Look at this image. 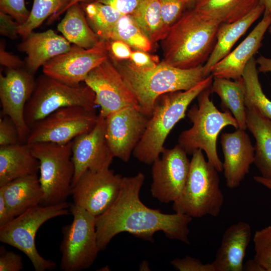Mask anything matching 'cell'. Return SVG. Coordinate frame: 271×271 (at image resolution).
<instances>
[{"label":"cell","instance_id":"obj_32","mask_svg":"<svg viewBox=\"0 0 271 271\" xmlns=\"http://www.w3.org/2000/svg\"><path fill=\"white\" fill-rule=\"evenodd\" d=\"M87 21L99 39L108 41L122 14L113 7L97 2L80 4Z\"/></svg>","mask_w":271,"mask_h":271},{"label":"cell","instance_id":"obj_1","mask_svg":"<svg viewBox=\"0 0 271 271\" xmlns=\"http://www.w3.org/2000/svg\"><path fill=\"white\" fill-rule=\"evenodd\" d=\"M145 178L142 172L123 177L116 199L106 211L96 217L99 251L105 249L111 240L121 232L153 241L154 234L161 231L168 238L190 244L188 225L193 218L176 212L164 213L159 209L146 206L140 198Z\"/></svg>","mask_w":271,"mask_h":271},{"label":"cell","instance_id":"obj_24","mask_svg":"<svg viewBox=\"0 0 271 271\" xmlns=\"http://www.w3.org/2000/svg\"><path fill=\"white\" fill-rule=\"evenodd\" d=\"M0 192L15 217L41 204L43 198L37 174L12 180L1 186Z\"/></svg>","mask_w":271,"mask_h":271},{"label":"cell","instance_id":"obj_18","mask_svg":"<svg viewBox=\"0 0 271 271\" xmlns=\"http://www.w3.org/2000/svg\"><path fill=\"white\" fill-rule=\"evenodd\" d=\"M98 121L88 132L73 140L72 159L74 174L72 187L87 170L109 168L114 158L105 138V118L98 115Z\"/></svg>","mask_w":271,"mask_h":271},{"label":"cell","instance_id":"obj_41","mask_svg":"<svg viewBox=\"0 0 271 271\" xmlns=\"http://www.w3.org/2000/svg\"><path fill=\"white\" fill-rule=\"evenodd\" d=\"M109 57L114 61L129 60L132 50L125 43L118 40L107 41Z\"/></svg>","mask_w":271,"mask_h":271},{"label":"cell","instance_id":"obj_29","mask_svg":"<svg viewBox=\"0 0 271 271\" xmlns=\"http://www.w3.org/2000/svg\"><path fill=\"white\" fill-rule=\"evenodd\" d=\"M212 93L218 95L224 110H229L236 119L238 128H247L244 89L242 77L236 80L213 77L210 86Z\"/></svg>","mask_w":271,"mask_h":271},{"label":"cell","instance_id":"obj_21","mask_svg":"<svg viewBox=\"0 0 271 271\" xmlns=\"http://www.w3.org/2000/svg\"><path fill=\"white\" fill-rule=\"evenodd\" d=\"M72 45L63 36L52 29L31 33L18 46L27 54L25 69L34 75L38 69L52 59L68 51Z\"/></svg>","mask_w":271,"mask_h":271},{"label":"cell","instance_id":"obj_44","mask_svg":"<svg viewBox=\"0 0 271 271\" xmlns=\"http://www.w3.org/2000/svg\"><path fill=\"white\" fill-rule=\"evenodd\" d=\"M0 63L7 69H21L25 66V62L18 56L7 51L3 40L0 42Z\"/></svg>","mask_w":271,"mask_h":271},{"label":"cell","instance_id":"obj_11","mask_svg":"<svg viewBox=\"0 0 271 271\" xmlns=\"http://www.w3.org/2000/svg\"><path fill=\"white\" fill-rule=\"evenodd\" d=\"M98 118L95 109L80 106L61 108L31 127L26 143L30 145L50 142L66 144L91 131L96 125Z\"/></svg>","mask_w":271,"mask_h":271},{"label":"cell","instance_id":"obj_42","mask_svg":"<svg viewBox=\"0 0 271 271\" xmlns=\"http://www.w3.org/2000/svg\"><path fill=\"white\" fill-rule=\"evenodd\" d=\"M20 24L11 16L0 11V34L10 39L15 40L19 35Z\"/></svg>","mask_w":271,"mask_h":271},{"label":"cell","instance_id":"obj_26","mask_svg":"<svg viewBox=\"0 0 271 271\" xmlns=\"http://www.w3.org/2000/svg\"><path fill=\"white\" fill-rule=\"evenodd\" d=\"M247 128L255 144L254 164L261 176L271 179V119L256 110L245 108Z\"/></svg>","mask_w":271,"mask_h":271},{"label":"cell","instance_id":"obj_10","mask_svg":"<svg viewBox=\"0 0 271 271\" xmlns=\"http://www.w3.org/2000/svg\"><path fill=\"white\" fill-rule=\"evenodd\" d=\"M72 222L62 227L60 268L64 271H80L90 268L99 250L96 229V217L85 209L70 204Z\"/></svg>","mask_w":271,"mask_h":271},{"label":"cell","instance_id":"obj_12","mask_svg":"<svg viewBox=\"0 0 271 271\" xmlns=\"http://www.w3.org/2000/svg\"><path fill=\"white\" fill-rule=\"evenodd\" d=\"M122 177L109 168L87 170L72 187L73 203L96 217L100 215L118 197Z\"/></svg>","mask_w":271,"mask_h":271},{"label":"cell","instance_id":"obj_30","mask_svg":"<svg viewBox=\"0 0 271 271\" xmlns=\"http://www.w3.org/2000/svg\"><path fill=\"white\" fill-rule=\"evenodd\" d=\"M256 59L252 57L246 65L242 75L246 108L256 110L271 119V100L262 89L258 78Z\"/></svg>","mask_w":271,"mask_h":271},{"label":"cell","instance_id":"obj_4","mask_svg":"<svg viewBox=\"0 0 271 271\" xmlns=\"http://www.w3.org/2000/svg\"><path fill=\"white\" fill-rule=\"evenodd\" d=\"M213 76L210 74L193 87L184 91L167 93L159 96L141 140L132 155L139 161L152 165L160 157L170 132L185 115L191 102L210 87Z\"/></svg>","mask_w":271,"mask_h":271},{"label":"cell","instance_id":"obj_6","mask_svg":"<svg viewBox=\"0 0 271 271\" xmlns=\"http://www.w3.org/2000/svg\"><path fill=\"white\" fill-rule=\"evenodd\" d=\"M218 171L206 161L202 151L192 154L188 178L179 197L173 202L176 213L192 218L217 217L224 202Z\"/></svg>","mask_w":271,"mask_h":271},{"label":"cell","instance_id":"obj_15","mask_svg":"<svg viewBox=\"0 0 271 271\" xmlns=\"http://www.w3.org/2000/svg\"><path fill=\"white\" fill-rule=\"evenodd\" d=\"M187 153L178 144L173 148H164L152 164V196L161 202L175 201L186 184L190 161Z\"/></svg>","mask_w":271,"mask_h":271},{"label":"cell","instance_id":"obj_13","mask_svg":"<svg viewBox=\"0 0 271 271\" xmlns=\"http://www.w3.org/2000/svg\"><path fill=\"white\" fill-rule=\"evenodd\" d=\"M84 82L94 93L95 104L100 107L98 115L103 118L126 107L140 108L109 57L91 70Z\"/></svg>","mask_w":271,"mask_h":271},{"label":"cell","instance_id":"obj_16","mask_svg":"<svg viewBox=\"0 0 271 271\" xmlns=\"http://www.w3.org/2000/svg\"><path fill=\"white\" fill-rule=\"evenodd\" d=\"M149 118L139 107H126L105 118V138L114 157L127 162L146 130Z\"/></svg>","mask_w":271,"mask_h":271},{"label":"cell","instance_id":"obj_19","mask_svg":"<svg viewBox=\"0 0 271 271\" xmlns=\"http://www.w3.org/2000/svg\"><path fill=\"white\" fill-rule=\"evenodd\" d=\"M221 144L226 186L229 189H235L240 185L254 163V147L245 130L240 128L232 132H223Z\"/></svg>","mask_w":271,"mask_h":271},{"label":"cell","instance_id":"obj_8","mask_svg":"<svg viewBox=\"0 0 271 271\" xmlns=\"http://www.w3.org/2000/svg\"><path fill=\"white\" fill-rule=\"evenodd\" d=\"M73 141L66 144L40 142L29 145L40 162L39 180L43 192L42 205L66 202L71 195L74 166Z\"/></svg>","mask_w":271,"mask_h":271},{"label":"cell","instance_id":"obj_54","mask_svg":"<svg viewBox=\"0 0 271 271\" xmlns=\"http://www.w3.org/2000/svg\"><path fill=\"white\" fill-rule=\"evenodd\" d=\"M193 1V2H194L195 0H192Z\"/></svg>","mask_w":271,"mask_h":271},{"label":"cell","instance_id":"obj_17","mask_svg":"<svg viewBox=\"0 0 271 271\" xmlns=\"http://www.w3.org/2000/svg\"><path fill=\"white\" fill-rule=\"evenodd\" d=\"M34 76L23 68L7 69L5 75H0L2 113L15 123L22 143H26L30 131L25 120V110L35 87Z\"/></svg>","mask_w":271,"mask_h":271},{"label":"cell","instance_id":"obj_50","mask_svg":"<svg viewBox=\"0 0 271 271\" xmlns=\"http://www.w3.org/2000/svg\"><path fill=\"white\" fill-rule=\"evenodd\" d=\"M258 2L264 8L263 15L269 14L271 12V0H258Z\"/></svg>","mask_w":271,"mask_h":271},{"label":"cell","instance_id":"obj_48","mask_svg":"<svg viewBox=\"0 0 271 271\" xmlns=\"http://www.w3.org/2000/svg\"><path fill=\"white\" fill-rule=\"evenodd\" d=\"M243 270L246 271H265L263 267L254 258L247 260L243 264Z\"/></svg>","mask_w":271,"mask_h":271},{"label":"cell","instance_id":"obj_3","mask_svg":"<svg viewBox=\"0 0 271 271\" xmlns=\"http://www.w3.org/2000/svg\"><path fill=\"white\" fill-rule=\"evenodd\" d=\"M220 24L203 17L194 8L185 12L162 40V62L181 69L202 65L214 48Z\"/></svg>","mask_w":271,"mask_h":271},{"label":"cell","instance_id":"obj_47","mask_svg":"<svg viewBox=\"0 0 271 271\" xmlns=\"http://www.w3.org/2000/svg\"><path fill=\"white\" fill-rule=\"evenodd\" d=\"M258 72L266 73L271 72V58L260 56L256 59Z\"/></svg>","mask_w":271,"mask_h":271},{"label":"cell","instance_id":"obj_14","mask_svg":"<svg viewBox=\"0 0 271 271\" xmlns=\"http://www.w3.org/2000/svg\"><path fill=\"white\" fill-rule=\"evenodd\" d=\"M109 58L107 41L100 39L93 47L71 49L47 62L43 74L72 86L84 82L90 72Z\"/></svg>","mask_w":271,"mask_h":271},{"label":"cell","instance_id":"obj_22","mask_svg":"<svg viewBox=\"0 0 271 271\" xmlns=\"http://www.w3.org/2000/svg\"><path fill=\"white\" fill-rule=\"evenodd\" d=\"M251 236V227L246 222L239 221L228 227L212 262L215 271L243 270V260Z\"/></svg>","mask_w":271,"mask_h":271},{"label":"cell","instance_id":"obj_43","mask_svg":"<svg viewBox=\"0 0 271 271\" xmlns=\"http://www.w3.org/2000/svg\"><path fill=\"white\" fill-rule=\"evenodd\" d=\"M143 0H95L109 5L122 15H131L137 10Z\"/></svg>","mask_w":271,"mask_h":271},{"label":"cell","instance_id":"obj_28","mask_svg":"<svg viewBox=\"0 0 271 271\" xmlns=\"http://www.w3.org/2000/svg\"><path fill=\"white\" fill-rule=\"evenodd\" d=\"M194 9L203 17L229 23L242 18L259 3L258 0H195Z\"/></svg>","mask_w":271,"mask_h":271},{"label":"cell","instance_id":"obj_20","mask_svg":"<svg viewBox=\"0 0 271 271\" xmlns=\"http://www.w3.org/2000/svg\"><path fill=\"white\" fill-rule=\"evenodd\" d=\"M270 22V15H263L261 20L241 43L213 66L211 70L213 77L234 80L240 79L246 65L261 47Z\"/></svg>","mask_w":271,"mask_h":271},{"label":"cell","instance_id":"obj_51","mask_svg":"<svg viewBox=\"0 0 271 271\" xmlns=\"http://www.w3.org/2000/svg\"><path fill=\"white\" fill-rule=\"evenodd\" d=\"M95 0H72L71 2L70 3V4L68 5V6L65 9L64 13L66 12L67 9L69 8L71 6L77 4H81V3H89L91 2H94Z\"/></svg>","mask_w":271,"mask_h":271},{"label":"cell","instance_id":"obj_35","mask_svg":"<svg viewBox=\"0 0 271 271\" xmlns=\"http://www.w3.org/2000/svg\"><path fill=\"white\" fill-rule=\"evenodd\" d=\"M253 241L254 259L265 271H271V225L255 231Z\"/></svg>","mask_w":271,"mask_h":271},{"label":"cell","instance_id":"obj_31","mask_svg":"<svg viewBox=\"0 0 271 271\" xmlns=\"http://www.w3.org/2000/svg\"><path fill=\"white\" fill-rule=\"evenodd\" d=\"M131 16L153 44L166 36L168 29L163 21L159 0H143Z\"/></svg>","mask_w":271,"mask_h":271},{"label":"cell","instance_id":"obj_53","mask_svg":"<svg viewBox=\"0 0 271 271\" xmlns=\"http://www.w3.org/2000/svg\"><path fill=\"white\" fill-rule=\"evenodd\" d=\"M269 14L270 15V18H271V12ZM268 31L269 33V34L271 35V22H270V24L269 26L268 27Z\"/></svg>","mask_w":271,"mask_h":271},{"label":"cell","instance_id":"obj_9","mask_svg":"<svg viewBox=\"0 0 271 271\" xmlns=\"http://www.w3.org/2000/svg\"><path fill=\"white\" fill-rule=\"evenodd\" d=\"M95 94L85 84L72 86L44 74L36 80L34 91L27 103L25 117L30 128L58 109L80 106L94 109Z\"/></svg>","mask_w":271,"mask_h":271},{"label":"cell","instance_id":"obj_5","mask_svg":"<svg viewBox=\"0 0 271 271\" xmlns=\"http://www.w3.org/2000/svg\"><path fill=\"white\" fill-rule=\"evenodd\" d=\"M211 93L210 87L203 90L197 96L198 104L188 110L187 116L192 125L180 133L178 144L188 154L192 155L198 149L204 151L208 161L221 172L223 162L217 154V137L225 126L231 125L236 129L238 125L230 112H221L217 108L210 99Z\"/></svg>","mask_w":271,"mask_h":271},{"label":"cell","instance_id":"obj_37","mask_svg":"<svg viewBox=\"0 0 271 271\" xmlns=\"http://www.w3.org/2000/svg\"><path fill=\"white\" fill-rule=\"evenodd\" d=\"M0 11L11 16L20 25L27 21L30 13L25 0H0Z\"/></svg>","mask_w":271,"mask_h":271},{"label":"cell","instance_id":"obj_36","mask_svg":"<svg viewBox=\"0 0 271 271\" xmlns=\"http://www.w3.org/2000/svg\"><path fill=\"white\" fill-rule=\"evenodd\" d=\"M162 18L166 27L169 29L181 17L186 7L192 0H159Z\"/></svg>","mask_w":271,"mask_h":271},{"label":"cell","instance_id":"obj_52","mask_svg":"<svg viewBox=\"0 0 271 271\" xmlns=\"http://www.w3.org/2000/svg\"><path fill=\"white\" fill-rule=\"evenodd\" d=\"M140 270H150L148 262L146 260L143 261L140 265Z\"/></svg>","mask_w":271,"mask_h":271},{"label":"cell","instance_id":"obj_45","mask_svg":"<svg viewBox=\"0 0 271 271\" xmlns=\"http://www.w3.org/2000/svg\"><path fill=\"white\" fill-rule=\"evenodd\" d=\"M129 61L135 66L142 68L153 67L159 63L156 56L149 54L148 52L138 50L132 51Z\"/></svg>","mask_w":271,"mask_h":271},{"label":"cell","instance_id":"obj_46","mask_svg":"<svg viewBox=\"0 0 271 271\" xmlns=\"http://www.w3.org/2000/svg\"><path fill=\"white\" fill-rule=\"evenodd\" d=\"M14 218L2 193L0 192V227L8 223Z\"/></svg>","mask_w":271,"mask_h":271},{"label":"cell","instance_id":"obj_33","mask_svg":"<svg viewBox=\"0 0 271 271\" xmlns=\"http://www.w3.org/2000/svg\"><path fill=\"white\" fill-rule=\"evenodd\" d=\"M72 0H33L30 16L27 21L20 25L19 35L23 39L40 27L47 19L52 23L64 13Z\"/></svg>","mask_w":271,"mask_h":271},{"label":"cell","instance_id":"obj_25","mask_svg":"<svg viewBox=\"0 0 271 271\" xmlns=\"http://www.w3.org/2000/svg\"><path fill=\"white\" fill-rule=\"evenodd\" d=\"M40 162L27 143L0 146V187L16 179L37 174Z\"/></svg>","mask_w":271,"mask_h":271},{"label":"cell","instance_id":"obj_34","mask_svg":"<svg viewBox=\"0 0 271 271\" xmlns=\"http://www.w3.org/2000/svg\"><path fill=\"white\" fill-rule=\"evenodd\" d=\"M121 41L134 50L150 51L153 43L131 15H122L110 34L109 40Z\"/></svg>","mask_w":271,"mask_h":271},{"label":"cell","instance_id":"obj_27","mask_svg":"<svg viewBox=\"0 0 271 271\" xmlns=\"http://www.w3.org/2000/svg\"><path fill=\"white\" fill-rule=\"evenodd\" d=\"M57 29L69 43L82 48H92L100 40L88 24L79 3L67 9Z\"/></svg>","mask_w":271,"mask_h":271},{"label":"cell","instance_id":"obj_40","mask_svg":"<svg viewBox=\"0 0 271 271\" xmlns=\"http://www.w3.org/2000/svg\"><path fill=\"white\" fill-rule=\"evenodd\" d=\"M24 268L22 256L3 247L0 248V271H20Z\"/></svg>","mask_w":271,"mask_h":271},{"label":"cell","instance_id":"obj_49","mask_svg":"<svg viewBox=\"0 0 271 271\" xmlns=\"http://www.w3.org/2000/svg\"><path fill=\"white\" fill-rule=\"evenodd\" d=\"M254 180L271 190V179L265 178L261 176H254Z\"/></svg>","mask_w":271,"mask_h":271},{"label":"cell","instance_id":"obj_23","mask_svg":"<svg viewBox=\"0 0 271 271\" xmlns=\"http://www.w3.org/2000/svg\"><path fill=\"white\" fill-rule=\"evenodd\" d=\"M264 12V7L259 4L239 20L232 23L220 24L214 48L203 65L206 77L211 74V70L213 66L231 51L235 43Z\"/></svg>","mask_w":271,"mask_h":271},{"label":"cell","instance_id":"obj_39","mask_svg":"<svg viewBox=\"0 0 271 271\" xmlns=\"http://www.w3.org/2000/svg\"><path fill=\"white\" fill-rule=\"evenodd\" d=\"M173 267L179 271H215L212 263H203L197 258L186 256L176 258L171 261Z\"/></svg>","mask_w":271,"mask_h":271},{"label":"cell","instance_id":"obj_7","mask_svg":"<svg viewBox=\"0 0 271 271\" xmlns=\"http://www.w3.org/2000/svg\"><path fill=\"white\" fill-rule=\"evenodd\" d=\"M67 201L49 205H38L15 217L0 227V241L17 248L29 258L36 271L55 269V262L39 253L35 237L39 228L48 220L69 214Z\"/></svg>","mask_w":271,"mask_h":271},{"label":"cell","instance_id":"obj_38","mask_svg":"<svg viewBox=\"0 0 271 271\" xmlns=\"http://www.w3.org/2000/svg\"><path fill=\"white\" fill-rule=\"evenodd\" d=\"M22 143L16 125L8 116L0 119V146Z\"/></svg>","mask_w":271,"mask_h":271},{"label":"cell","instance_id":"obj_2","mask_svg":"<svg viewBox=\"0 0 271 271\" xmlns=\"http://www.w3.org/2000/svg\"><path fill=\"white\" fill-rule=\"evenodd\" d=\"M110 60L135 96L141 110L149 117L159 96L188 90L206 78L203 65L181 69L161 62L153 67L142 68L129 60Z\"/></svg>","mask_w":271,"mask_h":271}]
</instances>
